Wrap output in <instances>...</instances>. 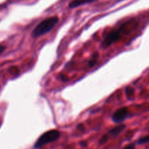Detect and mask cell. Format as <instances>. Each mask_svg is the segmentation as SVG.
<instances>
[{
    "label": "cell",
    "mask_w": 149,
    "mask_h": 149,
    "mask_svg": "<svg viewBox=\"0 0 149 149\" xmlns=\"http://www.w3.org/2000/svg\"><path fill=\"white\" fill-rule=\"evenodd\" d=\"M132 20H129L127 22H125V23L122 25L119 28L117 29H114V30L111 31L109 32L103 40L101 42V47L102 48H107L110 47L111 45H113L116 42H117L121 37H122V33H124L125 31H130V24L132 23Z\"/></svg>",
    "instance_id": "obj_1"
},
{
    "label": "cell",
    "mask_w": 149,
    "mask_h": 149,
    "mask_svg": "<svg viewBox=\"0 0 149 149\" xmlns=\"http://www.w3.org/2000/svg\"><path fill=\"white\" fill-rule=\"evenodd\" d=\"M58 21H59V18L57 16L49 17L45 19L42 22H40L32 31L31 36L34 38H37L46 34L48 32L52 31V29L55 27Z\"/></svg>",
    "instance_id": "obj_2"
},
{
    "label": "cell",
    "mask_w": 149,
    "mask_h": 149,
    "mask_svg": "<svg viewBox=\"0 0 149 149\" xmlns=\"http://www.w3.org/2000/svg\"><path fill=\"white\" fill-rule=\"evenodd\" d=\"M61 135V132L59 130H51L47 131V132H44L38 138L33 147L36 149L42 148L44 146L47 145L48 143H52L59 139Z\"/></svg>",
    "instance_id": "obj_3"
},
{
    "label": "cell",
    "mask_w": 149,
    "mask_h": 149,
    "mask_svg": "<svg viewBox=\"0 0 149 149\" xmlns=\"http://www.w3.org/2000/svg\"><path fill=\"white\" fill-rule=\"evenodd\" d=\"M129 116L127 107H122L117 109L112 115L111 119L114 123H122Z\"/></svg>",
    "instance_id": "obj_4"
},
{
    "label": "cell",
    "mask_w": 149,
    "mask_h": 149,
    "mask_svg": "<svg viewBox=\"0 0 149 149\" xmlns=\"http://www.w3.org/2000/svg\"><path fill=\"white\" fill-rule=\"evenodd\" d=\"M96 1H97V0H72L68 4V7L70 8H75V7L84 5V4H90V3Z\"/></svg>",
    "instance_id": "obj_5"
},
{
    "label": "cell",
    "mask_w": 149,
    "mask_h": 149,
    "mask_svg": "<svg viewBox=\"0 0 149 149\" xmlns=\"http://www.w3.org/2000/svg\"><path fill=\"white\" fill-rule=\"evenodd\" d=\"M125 128H126V126L125 125H120L119 126L115 127L113 129L110 130V131L109 132V135H111L113 137L116 136V135H119L122 132H123Z\"/></svg>",
    "instance_id": "obj_6"
},
{
    "label": "cell",
    "mask_w": 149,
    "mask_h": 149,
    "mask_svg": "<svg viewBox=\"0 0 149 149\" xmlns=\"http://www.w3.org/2000/svg\"><path fill=\"white\" fill-rule=\"evenodd\" d=\"M98 56H99L98 52H95L94 54H93V56H92V58H91V59H90V61H89V62H88L89 66L93 67V66H94L95 65V63H97Z\"/></svg>",
    "instance_id": "obj_7"
},
{
    "label": "cell",
    "mask_w": 149,
    "mask_h": 149,
    "mask_svg": "<svg viewBox=\"0 0 149 149\" xmlns=\"http://www.w3.org/2000/svg\"><path fill=\"white\" fill-rule=\"evenodd\" d=\"M125 93H126V95L129 100H132L134 97V90L131 87L128 86L125 88Z\"/></svg>",
    "instance_id": "obj_8"
},
{
    "label": "cell",
    "mask_w": 149,
    "mask_h": 149,
    "mask_svg": "<svg viewBox=\"0 0 149 149\" xmlns=\"http://www.w3.org/2000/svg\"><path fill=\"white\" fill-rule=\"evenodd\" d=\"M149 142V135H146V136L142 137V138H140L138 141V143L140 144V145H142V144L147 143Z\"/></svg>",
    "instance_id": "obj_9"
},
{
    "label": "cell",
    "mask_w": 149,
    "mask_h": 149,
    "mask_svg": "<svg viewBox=\"0 0 149 149\" xmlns=\"http://www.w3.org/2000/svg\"><path fill=\"white\" fill-rule=\"evenodd\" d=\"M108 140H109V135H103L101 139L100 140V144H104L105 143L107 142Z\"/></svg>",
    "instance_id": "obj_10"
},
{
    "label": "cell",
    "mask_w": 149,
    "mask_h": 149,
    "mask_svg": "<svg viewBox=\"0 0 149 149\" xmlns=\"http://www.w3.org/2000/svg\"><path fill=\"white\" fill-rule=\"evenodd\" d=\"M123 149H135V143H130L126 146Z\"/></svg>",
    "instance_id": "obj_11"
},
{
    "label": "cell",
    "mask_w": 149,
    "mask_h": 149,
    "mask_svg": "<svg viewBox=\"0 0 149 149\" xmlns=\"http://www.w3.org/2000/svg\"><path fill=\"white\" fill-rule=\"evenodd\" d=\"M5 48L6 47L4 46H0V55H1L3 52H4V49H5Z\"/></svg>",
    "instance_id": "obj_12"
},
{
    "label": "cell",
    "mask_w": 149,
    "mask_h": 149,
    "mask_svg": "<svg viewBox=\"0 0 149 149\" xmlns=\"http://www.w3.org/2000/svg\"><path fill=\"white\" fill-rule=\"evenodd\" d=\"M80 144H81V146H86V145H87V143H82V142L80 143Z\"/></svg>",
    "instance_id": "obj_13"
}]
</instances>
